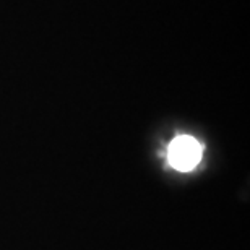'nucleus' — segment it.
Wrapping results in <instances>:
<instances>
[{"instance_id":"obj_1","label":"nucleus","mask_w":250,"mask_h":250,"mask_svg":"<svg viewBox=\"0 0 250 250\" xmlns=\"http://www.w3.org/2000/svg\"><path fill=\"white\" fill-rule=\"evenodd\" d=\"M202 145L190 135H179L169 143L167 163L179 172H188L202 159Z\"/></svg>"}]
</instances>
